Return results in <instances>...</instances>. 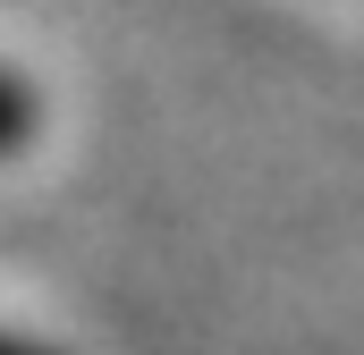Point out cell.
<instances>
[{
	"label": "cell",
	"mask_w": 364,
	"mask_h": 355,
	"mask_svg": "<svg viewBox=\"0 0 364 355\" xmlns=\"http://www.w3.org/2000/svg\"><path fill=\"white\" fill-rule=\"evenodd\" d=\"M0 355H51V347H34V339H17V330H0Z\"/></svg>",
	"instance_id": "obj_2"
},
{
	"label": "cell",
	"mask_w": 364,
	"mask_h": 355,
	"mask_svg": "<svg viewBox=\"0 0 364 355\" xmlns=\"http://www.w3.org/2000/svg\"><path fill=\"white\" fill-rule=\"evenodd\" d=\"M26 136H34V93H26L9 68H0V153H17Z\"/></svg>",
	"instance_id": "obj_1"
}]
</instances>
